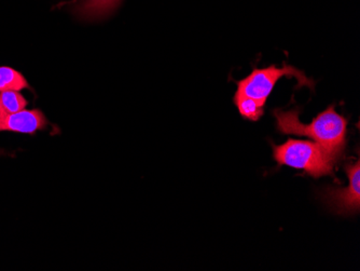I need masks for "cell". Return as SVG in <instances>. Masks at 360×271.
I'll list each match as a JSON object with an SVG mask.
<instances>
[{"label":"cell","mask_w":360,"mask_h":271,"mask_svg":"<svg viewBox=\"0 0 360 271\" xmlns=\"http://www.w3.org/2000/svg\"><path fill=\"white\" fill-rule=\"evenodd\" d=\"M299 114L300 108L274 109L273 116L276 119L277 131L281 134L309 137L338 163L347 149V119L335 111V105L321 111L309 125L301 122Z\"/></svg>","instance_id":"6da1fadb"},{"label":"cell","mask_w":360,"mask_h":271,"mask_svg":"<svg viewBox=\"0 0 360 271\" xmlns=\"http://www.w3.org/2000/svg\"><path fill=\"white\" fill-rule=\"evenodd\" d=\"M272 147L273 158L278 167L287 165L303 170L305 174L314 179L333 175L335 161L315 141L289 139L284 144H273Z\"/></svg>","instance_id":"7a4b0ae2"},{"label":"cell","mask_w":360,"mask_h":271,"mask_svg":"<svg viewBox=\"0 0 360 271\" xmlns=\"http://www.w3.org/2000/svg\"><path fill=\"white\" fill-rule=\"evenodd\" d=\"M285 76L296 78L298 82L297 88L307 87L309 90L314 91L315 82L313 79L307 78L303 70L284 63L282 68L271 65L266 68H255L248 77H245L240 82H236L238 90L236 93L254 99L261 104L266 105L275 84Z\"/></svg>","instance_id":"3957f363"},{"label":"cell","mask_w":360,"mask_h":271,"mask_svg":"<svg viewBox=\"0 0 360 271\" xmlns=\"http://www.w3.org/2000/svg\"><path fill=\"white\" fill-rule=\"evenodd\" d=\"M349 186L347 188H328L323 194V200L338 215H355L360 210V161L345 167Z\"/></svg>","instance_id":"277c9868"},{"label":"cell","mask_w":360,"mask_h":271,"mask_svg":"<svg viewBox=\"0 0 360 271\" xmlns=\"http://www.w3.org/2000/svg\"><path fill=\"white\" fill-rule=\"evenodd\" d=\"M48 125V120L39 109L22 111L14 113L0 121V131L35 134L37 131L44 130Z\"/></svg>","instance_id":"5b68a950"},{"label":"cell","mask_w":360,"mask_h":271,"mask_svg":"<svg viewBox=\"0 0 360 271\" xmlns=\"http://www.w3.org/2000/svg\"><path fill=\"white\" fill-rule=\"evenodd\" d=\"M121 0H81L75 7L79 17L86 20L97 19L110 13Z\"/></svg>","instance_id":"8992f818"},{"label":"cell","mask_w":360,"mask_h":271,"mask_svg":"<svg viewBox=\"0 0 360 271\" xmlns=\"http://www.w3.org/2000/svg\"><path fill=\"white\" fill-rule=\"evenodd\" d=\"M233 102L238 107L240 116L244 119L256 122V121L260 120L261 117L264 116V105L254 99L236 93L233 96Z\"/></svg>","instance_id":"52a82bcc"},{"label":"cell","mask_w":360,"mask_h":271,"mask_svg":"<svg viewBox=\"0 0 360 271\" xmlns=\"http://www.w3.org/2000/svg\"><path fill=\"white\" fill-rule=\"evenodd\" d=\"M27 101L18 91L0 92V121L9 115L25 109Z\"/></svg>","instance_id":"ba28073f"},{"label":"cell","mask_w":360,"mask_h":271,"mask_svg":"<svg viewBox=\"0 0 360 271\" xmlns=\"http://www.w3.org/2000/svg\"><path fill=\"white\" fill-rule=\"evenodd\" d=\"M30 89L25 77L11 68H0V92L5 91H19Z\"/></svg>","instance_id":"9c48e42d"}]
</instances>
